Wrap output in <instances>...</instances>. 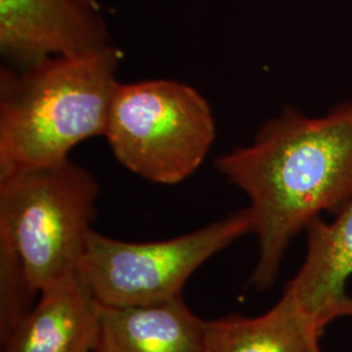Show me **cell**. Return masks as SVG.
I'll return each mask as SVG.
<instances>
[{"mask_svg": "<svg viewBox=\"0 0 352 352\" xmlns=\"http://www.w3.org/2000/svg\"><path fill=\"white\" fill-rule=\"evenodd\" d=\"M96 352H205V320L182 295L141 305H101Z\"/></svg>", "mask_w": 352, "mask_h": 352, "instance_id": "9c48e42d", "label": "cell"}, {"mask_svg": "<svg viewBox=\"0 0 352 352\" xmlns=\"http://www.w3.org/2000/svg\"><path fill=\"white\" fill-rule=\"evenodd\" d=\"M115 45L0 71V177L69 160L104 136L119 81Z\"/></svg>", "mask_w": 352, "mask_h": 352, "instance_id": "7a4b0ae2", "label": "cell"}, {"mask_svg": "<svg viewBox=\"0 0 352 352\" xmlns=\"http://www.w3.org/2000/svg\"><path fill=\"white\" fill-rule=\"evenodd\" d=\"M325 329L286 289L263 315L205 321V352H324Z\"/></svg>", "mask_w": 352, "mask_h": 352, "instance_id": "30bf717a", "label": "cell"}, {"mask_svg": "<svg viewBox=\"0 0 352 352\" xmlns=\"http://www.w3.org/2000/svg\"><path fill=\"white\" fill-rule=\"evenodd\" d=\"M98 196L94 176L71 160L0 177V239L36 295L78 274Z\"/></svg>", "mask_w": 352, "mask_h": 352, "instance_id": "3957f363", "label": "cell"}, {"mask_svg": "<svg viewBox=\"0 0 352 352\" xmlns=\"http://www.w3.org/2000/svg\"><path fill=\"white\" fill-rule=\"evenodd\" d=\"M111 45L101 11L77 0H0V52L13 68Z\"/></svg>", "mask_w": 352, "mask_h": 352, "instance_id": "8992f818", "label": "cell"}, {"mask_svg": "<svg viewBox=\"0 0 352 352\" xmlns=\"http://www.w3.org/2000/svg\"><path fill=\"white\" fill-rule=\"evenodd\" d=\"M100 322L101 304L77 274L39 294L3 352H96Z\"/></svg>", "mask_w": 352, "mask_h": 352, "instance_id": "ba28073f", "label": "cell"}, {"mask_svg": "<svg viewBox=\"0 0 352 352\" xmlns=\"http://www.w3.org/2000/svg\"><path fill=\"white\" fill-rule=\"evenodd\" d=\"M30 289L21 263L12 247L0 239V340H7L33 308Z\"/></svg>", "mask_w": 352, "mask_h": 352, "instance_id": "8fae6325", "label": "cell"}, {"mask_svg": "<svg viewBox=\"0 0 352 352\" xmlns=\"http://www.w3.org/2000/svg\"><path fill=\"white\" fill-rule=\"evenodd\" d=\"M214 166L250 199L258 245L250 282L267 289L292 240L352 200V101L324 116L287 107L265 122L248 146L218 157Z\"/></svg>", "mask_w": 352, "mask_h": 352, "instance_id": "6da1fadb", "label": "cell"}, {"mask_svg": "<svg viewBox=\"0 0 352 352\" xmlns=\"http://www.w3.org/2000/svg\"><path fill=\"white\" fill-rule=\"evenodd\" d=\"M215 133L212 109L196 89L160 78L119 82L104 136L126 170L173 186L197 171Z\"/></svg>", "mask_w": 352, "mask_h": 352, "instance_id": "277c9868", "label": "cell"}, {"mask_svg": "<svg viewBox=\"0 0 352 352\" xmlns=\"http://www.w3.org/2000/svg\"><path fill=\"white\" fill-rule=\"evenodd\" d=\"M248 234H253L250 208L160 241H123L91 230L78 277L104 307L162 302L180 296L204 263Z\"/></svg>", "mask_w": 352, "mask_h": 352, "instance_id": "5b68a950", "label": "cell"}, {"mask_svg": "<svg viewBox=\"0 0 352 352\" xmlns=\"http://www.w3.org/2000/svg\"><path fill=\"white\" fill-rule=\"evenodd\" d=\"M77 1H78V3H81V4H84V6H87L89 8H93V10L101 11L98 0H77Z\"/></svg>", "mask_w": 352, "mask_h": 352, "instance_id": "7c38bea8", "label": "cell"}, {"mask_svg": "<svg viewBox=\"0 0 352 352\" xmlns=\"http://www.w3.org/2000/svg\"><path fill=\"white\" fill-rule=\"evenodd\" d=\"M304 232L305 257L286 289L308 315L327 327L338 318L352 317L347 292L352 277V200L333 221L317 217Z\"/></svg>", "mask_w": 352, "mask_h": 352, "instance_id": "52a82bcc", "label": "cell"}]
</instances>
